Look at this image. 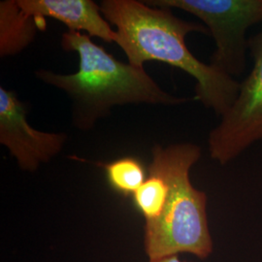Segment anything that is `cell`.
I'll list each match as a JSON object with an SVG mask.
<instances>
[{
	"instance_id": "1",
	"label": "cell",
	"mask_w": 262,
	"mask_h": 262,
	"mask_svg": "<svg viewBox=\"0 0 262 262\" xmlns=\"http://www.w3.org/2000/svg\"><path fill=\"white\" fill-rule=\"evenodd\" d=\"M104 18L116 28L117 41L128 63L143 67L160 61L180 68L196 81L195 98L215 115L223 116L233 104L240 83L215 66L200 61L186 44L190 32L210 35L204 25L176 17L170 8L137 0H103Z\"/></svg>"
},
{
	"instance_id": "2",
	"label": "cell",
	"mask_w": 262,
	"mask_h": 262,
	"mask_svg": "<svg viewBox=\"0 0 262 262\" xmlns=\"http://www.w3.org/2000/svg\"><path fill=\"white\" fill-rule=\"evenodd\" d=\"M61 47L66 52L77 53L78 71L64 75L41 69L35 75L69 96L72 123L77 129L91 130L116 106H177L190 100L164 92L144 67L118 60L85 33L66 31L61 36Z\"/></svg>"
},
{
	"instance_id": "3",
	"label": "cell",
	"mask_w": 262,
	"mask_h": 262,
	"mask_svg": "<svg viewBox=\"0 0 262 262\" xmlns=\"http://www.w3.org/2000/svg\"><path fill=\"white\" fill-rule=\"evenodd\" d=\"M193 143L156 145L151 163L169 184L166 206L159 219L145 224L144 246L149 261L190 253L205 259L213 253L207 215V194L192 186L189 172L201 158Z\"/></svg>"
},
{
	"instance_id": "4",
	"label": "cell",
	"mask_w": 262,
	"mask_h": 262,
	"mask_svg": "<svg viewBox=\"0 0 262 262\" xmlns=\"http://www.w3.org/2000/svg\"><path fill=\"white\" fill-rule=\"evenodd\" d=\"M155 7L187 12L204 23L215 50L210 64L225 74L241 75L249 49L247 31L262 23V0H149Z\"/></svg>"
},
{
	"instance_id": "5",
	"label": "cell",
	"mask_w": 262,
	"mask_h": 262,
	"mask_svg": "<svg viewBox=\"0 0 262 262\" xmlns=\"http://www.w3.org/2000/svg\"><path fill=\"white\" fill-rule=\"evenodd\" d=\"M45 18L64 24L69 30L116 43L117 32L93 0H5L0 3V30L9 41L28 45L36 30L46 28Z\"/></svg>"
},
{
	"instance_id": "6",
	"label": "cell",
	"mask_w": 262,
	"mask_h": 262,
	"mask_svg": "<svg viewBox=\"0 0 262 262\" xmlns=\"http://www.w3.org/2000/svg\"><path fill=\"white\" fill-rule=\"evenodd\" d=\"M250 74L240 83L233 104L208 137L212 159L225 165L262 140V30L249 39Z\"/></svg>"
},
{
	"instance_id": "7",
	"label": "cell",
	"mask_w": 262,
	"mask_h": 262,
	"mask_svg": "<svg viewBox=\"0 0 262 262\" xmlns=\"http://www.w3.org/2000/svg\"><path fill=\"white\" fill-rule=\"evenodd\" d=\"M27 106L16 94L0 88V143L18 162L19 168L34 172L41 163L56 157L66 145V133L39 131L29 125Z\"/></svg>"
},
{
	"instance_id": "8",
	"label": "cell",
	"mask_w": 262,
	"mask_h": 262,
	"mask_svg": "<svg viewBox=\"0 0 262 262\" xmlns=\"http://www.w3.org/2000/svg\"><path fill=\"white\" fill-rule=\"evenodd\" d=\"M168 195L167 180L159 169L150 164L148 177L132 197L134 206L144 216L145 222L151 223L163 213Z\"/></svg>"
},
{
	"instance_id": "9",
	"label": "cell",
	"mask_w": 262,
	"mask_h": 262,
	"mask_svg": "<svg viewBox=\"0 0 262 262\" xmlns=\"http://www.w3.org/2000/svg\"><path fill=\"white\" fill-rule=\"evenodd\" d=\"M110 187L124 196L133 195L147 179V173L138 159L125 157L102 165Z\"/></svg>"
},
{
	"instance_id": "10",
	"label": "cell",
	"mask_w": 262,
	"mask_h": 262,
	"mask_svg": "<svg viewBox=\"0 0 262 262\" xmlns=\"http://www.w3.org/2000/svg\"><path fill=\"white\" fill-rule=\"evenodd\" d=\"M149 262H184L182 261L180 258H179L178 255H169V256H165V257H162V258H159L157 260H152V261Z\"/></svg>"
}]
</instances>
